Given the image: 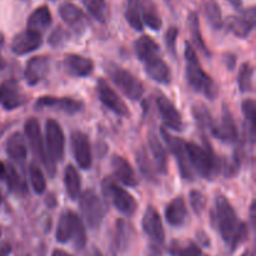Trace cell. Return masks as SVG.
<instances>
[{
  "mask_svg": "<svg viewBox=\"0 0 256 256\" xmlns=\"http://www.w3.org/2000/svg\"><path fill=\"white\" fill-rule=\"evenodd\" d=\"M212 219L214 226L218 228L222 240L232 252L248 239V225L240 222L232 205L224 195L215 198Z\"/></svg>",
  "mask_w": 256,
  "mask_h": 256,
  "instance_id": "1",
  "label": "cell"
},
{
  "mask_svg": "<svg viewBox=\"0 0 256 256\" xmlns=\"http://www.w3.org/2000/svg\"><path fill=\"white\" fill-rule=\"evenodd\" d=\"M185 148L192 170H195L200 176L212 180L222 172V162L218 159L208 140L204 139L202 146L194 142H185Z\"/></svg>",
  "mask_w": 256,
  "mask_h": 256,
  "instance_id": "2",
  "label": "cell"
},
{
  "mask_svg": "<svg viewBox=\"0 0 256 256\" xmlns=\"http://www.w3.org/2000/svg\"><path fill=\"white\" fill-rule=\"evenodd\" d=\"M185 59H186V80L195 92H200L209 100H214L218 95L216 84L200 65L196 52L189 42L185 44Z\"/></svg>",
  "mask_w": 256,
  "mask_h": 256,
  "instance_id": "3",
  "label": "cell"
},
{
  "mask_svg": "<svg viewBox=\"0 0 256 256\" xmlns=\"http://www.w3.org/2000/svg\"><path fill=\"white\" fill-rule=\"evenodd\" d=\"M55 238L62 244L72 242L78 250L84 249L86 244V232H85L84 222L79 215L70 210L62 212L58 224Z\"/></svg>",
  "mask_w": 256,
  "mask_h": 256,
  "instance_id": "4",
  "label": "cell"
},
{
  "mask_svg": "<svg viewBox=\"0 0 256 256\" xmlns=\"http://www.w3.org/2000/svg\"><path fill=\"white\" fill-rule=\"evenodd\" d=\"M105 72H108L112 82L122 90V94L126 95L130 100H139L142 96L144 86L142 82L126 69L114 62H106Z\"/></svg>",
  "mask_w": 256,
  "mask_h": 256,
  "instance_id": "5",
  "label": "cell"
},
{
  "mask_svg": "<svg viewBox=\"0 0 256 256\" xmlns=\"http://www.w3.org/2000/svg\"><path fill=\"white\" fill-rule=\"evenodd\" d=\"M102 192H104L105 196L112 202V204L119 210L122 214L126 215V216H132V214L136 210V202H135L134 196L130 194L129 192H126L125 189H122L120 185H118L110 178L102 182Z\"/></svg>",
  "mask_w": 256,
  "mask_h": 256,
  "instance_id": "6",
  "label": "cell"
},
{
  "mask_svg": "<svg viewBox=\"0 0 256 256\" xmlns=\"http://www.w3.org/2000/svg\"><path fill=\"white\" fill-rule=\"evenodd\" d=\"M79 206L85 222L92 229H98L106 212V208L99 195L92 190H86L79 198Z\"/></svg>",
  "mask_w": 256,
  "mask_h": 256,
  "instance_id": "7",
  "label": "cell"
},
{
  "mask_svg": "<svg viewBox=\"0 0 256 256\" xmlns=\"http://www.w3.org/2000/svg\"><path fill=\"white\" fill-rule=\"evenodd\" d=\"M25 135H26L28 140H29L30 148L32 149V152L39 158L40 162L44 164L50 175H54V162L49 158L46 150L44 148V142H42V130H40L39 122L35 118H30L24 125Z\"/></svg>",
  "mask_w": 256,
  "mask_h": 256,
  "instance_id": "8",
  "label": "cell"
},
{
  "mask_svg": "<svg viewBox=\"0 0 256 256\" xmlns=\"http://www.w3.org/2000/svg\"><path fill=\"white\" fill-rule=\"evenodd\" d=\"M160 132H162V139H164L165 144L169 146V149L172 150V154L176 156L182 176L184 178L185 180H192L194 172H192V165H190L189 158H188L186 154V148H185V142H186L182 140L180 138L172 135L165 128H162V129L160 130Z\"/></svg>",
  "mask_w": 256,
  "mask_h": 256,
  "instance_id": "9",
  "label": "cell"
},
{
  "mask_svg": "<svg viewBox=\"0 0 256 256\" xmlns=\"http://www.w3.org/2000/svg\"><path fill=\"white\" fill-rule=\"evenodd\" d=\"M46 152L52 162H60L64 158L65 139L62 126L55 120L49 119L45 124Z\"/></svg>",
  "mask_w": 256,
  "mask_h": 256,
  "instance_id": "10",
  "label": "cell"
},
{
  "mask_svg": "<svg viewBox=\"0 0 256 256\" xmlns=\"http://www.w3.org/2000/svg\"><path fill=\"white\" fill-rule=\"evenodd\" d=\"M256 22V10L255 6L248 8L246 10L242 12L240 15L235 16H229L226 19L228 30L232 32L235 36L238 38H248L252 29L255 28Z\"/></svg>",
  "mask_w": 256,
  "mask_h": 256,
  "instance_id": "11",
  "label": "cell"
},
{
  "mask_svg": "<svg viewBox=\"0 0 256 256\" xmlns=\"http://www.w3.org/2000/svg\"><path fill=\"white\" fill-rule=\"evenodd\" d=\"M42 44V32L32 29H25L14 36L12 42V52L16 55H25L36 50Z\"/></svg>",
  "mask_w": 256,
  "mask_h": 256,
  "instance_id": "12",
  "label": "cell"
},
{
  "mask_svg": "<svg viewBox=\"0 0 256 256\" xmlns=\"http://www.w3.org/2000/svg\"><path fill=\"white\" fill-rule=\"evenodd\" d=\"M212 134L214 135L216 139L222 140V142H228V144H232L235 142L239 138V132H238L236 122H235L234 116L230 112V110L226 106H224L222 109V122L219 124H215L210 129Z\"/></svg>",
  "mask_w": 256,
  "mask_h": 256,
  "instance_id": "13",
  "label": "cell"
},
{
  "mask_svg": "<svg viewBox=\"0 0 256 256\" xmlns=\"http://www.w3.org/2000/svg\"><path fill=\"white\" fill-rule=\"evenodd\" d=\"M96 92L100 102H102L105 106L109 108L112 112L120 115V116H126V115L129 114L126 104L120 99L119 95L112 89V86H110L105 80L100 79L99 82H98Z\"/></svg>",
  "mask_w": 256,
  "mask_h": 256,
  "instance_id": "14",
  "label": "cell"
},
{
  "mask_svg": "<svg viewBox=\"0 0 256 256\" xmlns=\"http://www.w3.org/2000/svg\"><path fill=\"white\" fill-rule=\"evenodd\" d=\"M72 150L78 165L82 169H89L92 166V145L89 138L82 132H74L72 134Z\"/></svg>",
  "mask_w": 256,
  "mask_h": 256,
  "instance_id": "15",
  "label": "cell"
},
{
  "mask_svg": "<svg viewBox=\"0 0 256 256\" xmlns=\"http://www.w3.org/2000/svg\"><path fill=\"white\" fill-rule=\"evenodd\" d=\"M26 98L20 92V88L14 80H8L0 85V105L5 110H12L22 106Z\"/></svg>",
  "mask_w": 256,
  "mask_h": 256,
  "instance_id": "16",
  "label": "cell"
},
{
  "mask_svg": "<svg viewBox=\"0 0 256 256\" xmlns=\"http://www.w3.org/2000/svg\"><path fill=\"white\" fill-rule=\"evenodd\" d=\"M156 104L165 126L168 129L174 130V132H182V128H184V122H182V115L178 112L175 105L168 98L162 96V95L158 98Z\"/></svg>",
  "mask_w": 256,
  "mask_h": 256,
  "instance_id": "17",
  "label": "cell"
},
{
  "mask_svg": "<svg viewBox=\"0 0 256 256\" xmlns=\"http://www.w3.org/2000/svg\"><path fill=\"white\" fill-rule=\"evenodd\" d=\"M35 108L42 109V108H52V109L60 110L66 114H75L82 109V102L72 98H55V96H42L35 102Z\"/></svg>",
  "mask_w": 256,
  "mask_h": 256,
  "instance_id": "18",
  "label": "cell"
},
{
  "mask_svg": "<svg viewBox=\"0 0 256 256\" xmlns=\"http://www.w3.org/2000/svg\"><path fill=\"white\" fill-rule=\"evenodd\" d=\"M142 229L144 232L155 240L156 242H162L165 239L164 226H162V218L154 206H148L145 210L144 218H142Z\"/></svg>",
  "mask_w": 256,
  "mask_h": 256,
  "instance_id": "19",
  "label": "cell"
},
{
  "mask_svg": "<svg viewBox=\"0 0 256 256\" xmlns=\"http://www.w3.org/2000/svg\"><path fill=\"white\" fill-rule=\"evenodd\" d=\"M50 62L49 58L42 56H34L28 62L26 68H25V79H26L28 84L30 85H36L42 82L45 78V75L49 72Z\"/></svg>",
  "mask_w": 256,
  "mask_h": 256,
  "instance_id": "20",
  "label": "cell"
},
{
  "mask_svg": "<svg viewBox=\"0 0 256 256\" xmlns=\"http://www.w3.org/2000/svg\"><path fill=\"white\" fill-rule=\"evenodd\" d=\"M64 64L66 72L76 78L88 76L94 69V62L92 60L78 54H68L64 59Z\"/></svg>",
  "mask_w": 256,
  "mask_h": 256,
  "instance_id": "21",
  "label": "cell"
},
{
  "mask_svg": "<svg viewBox=\"0 0 256 256\" xmlns=\"http://www.w3.org/2000/svg\"><path fill=\"white\" fill-rule=\"evenodd\" d=\"M112 166L114 175L119 182H122L126 186H136V175H135L134 169L126 159H124L120 155H114L112 159Z\"/></svg>",
  "mask_w": 256,
  "mask_h": 256,
  "instance_id": "22",
  "label": "cell"
},
{
  "mask_svg": "<svg viewBox=\"0 0 256 256\" xmlns=\"http://www.w3.org/2000/svg\"><path fill=\"white\" fill-rule=\"evenodd\" d=\"M145 72L155 82L160 84H169L172 80V72L166 62L158 55L145 62Z\"/></svg>",
  "mask_w": 256,
  "mask_h": 256,
  "instance_id": "23",
  "label": "cell"
},
{
  "mask_svg": "<svg viewBox=\"0 0 256 256\" xmlns=\"http://www.w3.org/2000/svg\"><path fill=\"white\" fill-rule=\"evenodd\" d=\"M188 210L185 200L182 196L174 198L172 202L168 204L166 209H165V218L166 222L172 226H180L184 224L185 219H186Z\"/></svg>",
  "mask_w": 256,
  "mask_h": 256,
  "instance_id": "24",
  "label": "cell"
},
{
  "mask_svg": "<svg viewBox=\"0 0 256 256\" xmlns=\"http://www.w3.org/2000/svg\"><path fill=\"white\" fill-rule=\"evenodd\" d=\"M52 18L49 8L46 5H42L30 14L29 19H28V29H32L42 32V30L49 28V25L52 24Z\"/></svg>",
  "mask_w": 256,
  "mask_h": 256,
  "instance_id": "25",
  "label": "cell"
},
{
  "mask_svg": "<svg viewBox=\"0 0 256 256\" xmlns=\"http://www.w3.org/2000/svg\"><path fill=\"white\" fill-rule=\"evenodd\" d=\"M6 152L15 162H22L28 154L24 135L20 134V132H14L6 142Z\"/></svg>",
  "mask_w": 256,
  "mask_h": 256,
  "instance_id": "26",
  "label": "cell"
},
{
  "mask_svg": "<svg viewBox=\"0 0 256 256\" xmlns=\"http://www.w3.org/2000/svg\"><path fill=\"white\" fill-rule=\"evenodd\" d=\"M135 52L142 62L159 55V45L148 35H142L135 42Z\"/></svg>",
  "mask_w": 256,
  "mask_h": 256,
  "instance_id": "27",
  "label": "cell"
},
{
  "mask_svg": "<svg viewBox=\"0 0 256 256\" xmlns=\"http://www.w3.org/2000/svg\"><path fill=\"white\" fill-rule=\"evenodd\" d=\"M142 24H146V26H149L152 30L158 32L162 29V20L152 0H142Z\"/></svg>",
  "mask_w": 256,
  "mask_h": 256,
  "instance_id": "28",
  "label": "cell"
},
{
  "mask_svg": "<svg viewBox=\"0 0 256 256\" xmlns=\"http://www.w3.org/2000/svg\"><path fill=\"white\" fill-rule=\"evenodd\" d=\"M149 148L152 154V159L155 160V164H156L158 172L165 174L168 172V155L159 138L155 135H150Z\"/></svg>",
  "mask_w": 256,
  "mask_h": 256,
  "instance_id": "29",
  "label": "cell"
},
{
  "mask_svg": "<svg viewBox=\"0 0 256 256\" xmlns=\"http://www.w3.org/2000/svg\"><path fill=\"white\" fill-rule=\"evenodd\" d=\"M64 184L70 199L75 200L79 198L82 190V180L74 165H68L64 172Z\"/></svg>",
  "mask_w": 256,
  "mask_h": 256,
  "instance_id": "30",
  "label": "cell"
},
{
  "mask_svg": "<svg viewBox=\"0 0 256 256\" xmlns=\"http://www.w3.org/2000/svg\"><path fill=\"white\" fill-rule=\"evenodd\" d=\"M172 256H202V249L192 240H172L169 245Z\"/></svg>",
  "mask_w": 256,
  "mask_h": 256,
  "instance_id": "31",
  "label": "cell"
},
{
  "mask_svg": "<svg viewBox=\"0 0 256 256\" xmlns=\"http://www.w3.org/2000/svg\"><path fill=\"white\" fill-rule=\"evenodd\" d=\"M59 15L66 24L72 26H79L84 22L82 10L72 2H62L59 6Z\"/></svg>",
  "mask_w": 256,
  "mask_h": 256,
  "instance_id": "32",
  "label": "cell"
},
{
  "mask_svg": "<svg viewBox=\"0 0 256 256\" xmlns=\"http://www.w3.org/2000/svg\"><path fill=\"white\" fill-rule=\"evenodd\" d=\"M142 0H128L125 18H126L130 26L134 28L135 30H142V28H144L142 19Z\"/></svg>",
  "mask_w": 256,
  "mask_h": 256,
  "instance_id": "33",
  "label": "cell"
},
{
  "mask_svg": "<svg viewBox=\"0 0 256 256\" xmlns=\"http://www.w3.org/2000/svg\"><path fill=\"white\" fill-rule=\"evenodd\" d=\"M5 182H6L8 186H9L10 192H15V194L24 195L28 192V185L24 182L19 172H16L12 165H8L6 166V176H5Z\"/></svg>",
  "mask_w": 256,
  "mask_h": 256,
  "instance_id": "34",
  "label": "cell"
},
{
  "mask_svg": "<svg viewBox=\"0 0 256 256\" xmlns=\"http://www.w3.org/2000/svg\"><path fill=\"white\" fill-rule=\"evenodd\" d=\"M204 12L210 25L214 29H222L224 25V20H222V9L216 0H204Z\"/></svg>",
  "mask_w": 256,
  "mask_h": 256,
  "instance_id": "35",
  "label": "cell"
},
{
  "mask_svg": "<svg viewBox=\"0 0 256 256\" xmlns=\"http://www.w3.org/2000/svg\"><path fill=\"white\" fill-rule=\"evenodd\" d=\"M132 238V226L124 222L122 219H119L115 224V248L116 250H125L128 248V244Z\"/></svg>",
  "mask_w": 256,
  "mask_h": 256,
  "instance_id": "36",
  "label": "cell"
},
{
  "mask_svg": "<svg viewBox=\"0 0 256 256\" xmlns=\"http://www.w3.org/2000/svg\"><path fill=\"white\" fill-rule=\"evenodd\" d=\"M254 66L250 62H244L239 70L238 84L242 92H249L254 90Z\"/></svg>",
  "mask_w": 256,
  "mask_h": 256,
  "instance_id": "37",
  "label": "cell"
},
{
  "mask_svg": "<svg viewBox=\"0 0 256 256\" xmlns=\"http://www.w3.org/2000/svg\"><path fill=\"white\" fill-rule=\"evenodd\" d=\"M189 28H190V32H192V39H194L195 45H196V49L202 50L205 55H210L209 49H208L204 40H202V30H200L199 16H198V14L195 12H192L189 15Z\"/></svg>",
  "mask_w": 256,
  "mask_h": 256,
  "instance_id": "38",
  "label": "cell"
},
{
  "mask_svg": "<svg viewBox=\"0 0 256 256\" xmlns=\"http://www.w3.org/2000/svg\"><path fill=\"white\" fill-rule=\"evenodd\" d=\"M88 12L92 15L98 22H105L108 16V5L105 0H82Z\"/></svg>",
  "mask_w": 256,
  "mask_h": 256,
  "instance_id": "39",
  "label": "cell"
},
{
  "mask_svg": "<svg viewBox=\"0 0 256 256\" xmlns=\"http://www.w3.org/2000/svg\"><path fill=\"white\" fill-rule=\"evenodd\" d=\"M242 114L248 122V129H249L252 142H254L255 138V119H256V104L252 99H246L242 105Z\"/></svg>",
  "mask_w": 256,
  "mask_h": 256,
  "instance_id": "40",
  "label": "cell"
},
{
  "mask_svg": "<svg viewBox=\"0 0 256 256\" xmlns=\"http://www.w3.org/2000/svg\"><path fill=\"white\" fill-rule=\"evenodd\" d=\"M192 115H194L195 120L199 124L200 128L204 129H212L214 125V119H212V114H210L209 109L202 104H195L192 106Z\"/></svg>",
  "mask_w": 256,
  "mask_h": 256,
  "instance_id": "41",
  "label": "cell"
},
{
  "mask_svg": "<svg viewBox=\"0 0 256 256\" xmlns=\"http://www.w3.org/2000/svg\"><path fill=\"white\" fill-rule=\"evenodd\" d=\"M29 174L30 182H32L35 192L36 194H42L45 192V189H46V180H45V176L42 170L35 164H32L29 168Z\"/></svg>",
  "mask_w": 256,
  "mask_h": 256,
  "instance_id": "42",
  "label": "cell"
},
{
  "mask_svg": "<svg viewBox=\"0 0 256 256\" xmlns=\"http://www.w3.org/2000/svg\"><path fill=\"white\" fill-rule=\"evenodd\" d=\"M136 162L138 166H139L140 172H142L145 178H148L149 180L155 179V169L152 168V162H150L149 156H148L146 152L144 149L139 150L136 154Z\"/></svg>",
  "mask_w": 256,
  "mask_h": 256,
  "instance_id": "43",
  "label": "cell"
},
{
  "mask_svg": "<svg viewBox=\"0 0 256 256\" xmlns=\"http://www.w3.org/2000/svg\"><path fill=\"white\" fill-rule=\"evenodd\" d=\"M190 204H192V208L194 209V212L196 214H202L204 212L205 206H206V198L202 194V192H198V190H192L190 192Z\"/></svg>",
  "mask_w": 256,
  "mask_h": 256,
  "instance_id": "44",
  "label": "cell"
},
{
  "mask_svg": "<svg viewBox=\"0 0 256 256\" xmlns=\"http://www.w3.org/2000/svg\"><path fill=\"white\" fill-rule=\"evenodd\" d=\"M178 34H179V30L175 26H170L168 29L166 34H165V42H166V46L169 48V50L172 54L175 52V44H176Z\"/></svg>",
  "mask_w": 256,
  "mask_h": 256,
  "instance_id": "45",
  "label": "cell"
},
{
  "mask_svg": "<svg viewBox=\"0 0 256 256\" xmlns=\"http://www.w3.org/2000/svg\"><path fill=\"white\" fill-rule=\"evenodd\" d=\"M65 38H66V32L62 30V28H58V29H55L54 32H52V34L50 35L49 42H52V45H59L62 40H65Z\"/></svg>",
  "mask_w": 256,
  "mask_h": 256,
  "instance_id": "46",
  "label": "cell"
},
{
  "mask_svg": "<svg viewBox=\"0 0 256 256\" xmlns=\"http://www.w3.org/2000/svg\"><path fill=\"white\" fill-rule=\"evenodd\" d=\"M225 58H228V59H226V64H228V66H229V69L230 70L234 69L235 62H236V58H235L234 55H232V54H228Z\"/></svg>",
  "mask_w": 256,
  "mask_h": 256,
  "instance_id": "47",
  "label": "cell"
},
{
  "mask_svg": "<svg viewBox=\"0 0 256 256\" xmlns=\"http://www.w3.org/2000/svg\"><path fill=\"white\" fill-rule=\"evenodd\" d=\"M5 176H6V165L0 162V180H5Z\"/></svg>",
  "mask_w": 256,
  "mask_h": 256,
  "instance_id": "48",
  "label": "cell"
},
{
  "mask_svg": "<svg viewBox=\"0 0 256 256\" xmlns=\"http://www.w3.org/2000/svg\"><path fill=\"white\" fill-rule=\"evenodd\" d=\"M52 256H74V255L69 254V252H64V250L56 249V250H54V252H52Z\"/></svg>",
  "mask_w": 256,
  "mask_h": 256,
  "instance_id": "49",
  "label": "cell"
},
{
  "mask_svg": "<svg viewBox=\"0 0 256 256\" xmlns=\"http://www.w3.org/2000/svg\"><path fill=\"white\" fill-rule=\"evenodd\" d=\"M228 2H229L230 4L235 8V9H240L242 5V0H228Z\"/></svg>",
  "mask_w": 256,
  "mask_h": 256,
  "instance_id": "50",
  "label": "cell"
},
{
  "mask_svg": "<svg viewBox=\"0 0 256 256\" xmlns=\"http://www.w3.org/2000/svg\"><path fill=\"white\" fill-rule=\"evenodd\" d=\"M88 256H102V254L98 248H92L89 252V254H88Z\"/></svg>",
  "mask_w": 256,
  "mask_h": 256,
  "instance_id": "51",
  "label": "cell"
},
{
  "mask_svg": "<svg viewBox=\"0 0 256 256\" xmlns=\"http://www.w3.org/2000/svg\"><path fill=\"white\" fill-rule=\"evenodd\" d=\"M4 42H5L4 34H2V32H0V49H2V45H4Z\"/></svg>",
  "mask_w": 256,
  "mask_h": 256,
  "instance_id": "52",
  "label": "cell"
},
{
  "mask_svg": "<svg viewBox=\"0 0 256 256\" xmlns=\"http://www.w3.org/2000/svg\"><path fill=\"white\" fill-rule=\"evenodd\" d=\"M5 65H6V62H5V60L2 59V56H0V70H2L5 68Z\"/></svg>",
  "mask_w": 256,
  "mask_h": 256,
  "instance_id": "53",
  "label": "cell"
},
{
  "mask_svg": "<svg viewBox=\"0 0 256 256\" xmlns=\"http://www.w3.org/2000/svg\"><path fill=\"white\" fill-rule=\"evenodd\" d=\"M242 256H255V255H254V252H252V250H246V252H245Z\"/></svg>",
  "mask_w": 256,
  "mask_h": 256,
  "instance_id": "54",
  "label": "cell"
},
{
  "mask_svg": "<svg viewBox=\"0 0 256 256\" xmlns=\"http://www.w3.org/2000/svg\"><path fill=\"white\" fill-rule=\"evenodd\" d=\"M149 256H160V255H159V252H154L152 255H149Z\"/></svg>",
  "mask_w": 256,
  "mask_h": 256,
  "instance_id": "55",
  "label": "cell"
},
{
  "mask_svg": "<svg viewBox=\"0 0 256 256\" xmlns=\"http://www.w3.org/2000/svg\"><path fill=\"white\" fill-rule=\"evenodd\" d=\"M0 204H2V194H0Z\"/></svg>",
  "mask_w": 256,
  "mask_h": 256,
  "instance_id": "56",
  "label": "cell"
},
{
  "mask_svg": "<svg viewBox=\"0 0 256 256\" xmlns=\"http://www.w3.org/2000/svg\"><path fill=\"white\" fill-rule=\"evenodd\" d=\"M0 236H2V229H0Z\"/></svg>",
  "mask_w": 256,
  "mask_h": 256,
  "instance_id": "57",
  "label": "cell"
},
{
  "mask_svg": "<svg viewBox=\"0 0 256 256\" xmlns=\"http://www.w3.org/2000/svg\"><path fill=\"white\" fill-rule=\"evenodd\" d=\"M2 132H0V136H2Z\"/></svg>",
  "mask_w": 256,
  "mask_h": 256,
  "instance_id": "58",
  "label": "cell"
}]
</instances>
